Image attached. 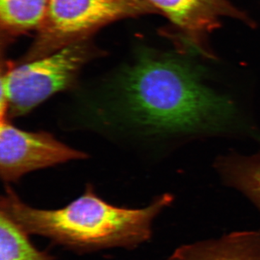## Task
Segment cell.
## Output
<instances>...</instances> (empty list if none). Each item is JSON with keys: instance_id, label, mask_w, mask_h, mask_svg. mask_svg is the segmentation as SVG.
Returning <instances> with one entry per match:
<instances>
[{"instance_id": "cell-1", "label": "cell", "mask_w": 260, "mask_h": 260, "mask_svg": "<svg viewBox=\"0 0 260 260\" xmlns=\"http://www.w3.org/2000/svg\"><path fill=\"white\" fill-rule=\"evenodd\" d=\"M108 107L116 121L148 135L220 131L235 115L232 101L205 85L196 65L150 50L116 77Z\"/></svg>"}, {"instance_id": "cell-9", "label": "cell", "mask_w": 260, "mask_h": 260, "mask_svg": "<svg viewBox=\"0 0 260 260\" xmlns=\"http://www.w3.org/2000/svg\"><path fill=\"white\" fill-rule=\"evenodd\" d=\"M49 0H0L3 30L18 35L38 29L44 20Z\"/></svg>"}, {"instance_id": "cell-5", "label": "cell", "mask_w": 260, "mask_h": 260, "mask_svg": "<svg viewBox=\"0 0 260 260\" xmlns=\"http://www.w3.org/2000/svg\"><path fill=\"white\" fill-rule=\"evenodd\" d=\"M86 157L49 133L24 131L13 125L8 118H1L0 174L6 182L18 180L32 171Z\"/></svg>"}, {"instance_id": "cell-7", "label": "cell", "mask_w": 260, "mask_h": 260, "mask_svg": "<svg viewBox=\"0 0 260 260\" xmlns=\"http://www.w3.org/2000/svg\"><path fill=\"white\" fill-rule=\"evenodd\" d=\"M167 260H260V229L184 244Z\"/></svg>"}, {"instance_id": "cell-2", "label": "cell", "mask_w": 260, "mask_h": 260, "mask_svg": "<svg viewBox=\"0 0 260 260\" xmlns=\"http://www.w3.org/2000/svg\"><path fill=\"white\" fill-rule=\"evenodd\" d=\"M162 194L142 208L114 206L99 198L93 187L59 209L34 208L8 187L0 202L5 213L29 236L45 238L51 244L79 253L112 249H135L153 237L154 220L172 204Z\"/></svg>"}, {"instance_id": "cell-10", "label": "cell", "mask_w": 260, "mask_h": 260, "mask_svg": "<svg viewBox=\"0 0 260 260\" xmlns=\"http://www.w3.org/2000/svg\"><path fill=\"white\" fill-rule=\"evenodd\" d=\"M0 260H55L34 245L30 236L0 212Z\"/></svg>"}, {"instance_id": "cell-6", "label": "cell", "mask_w": 260, "mask_h": 260, "mask_svg": "<svg viewBox=\"0 0 260 260\" xmlns=\"http://www.w3.org/2000/svg\"><path fill=\"white\" fill-rule=\"evenodd\" d=\"M191 42L197 44L220 25L223 17L244 19L226 0H148Z\"/></svg>"}, {"instance_id": "cell-8", "label": "cell", "mask_w": 260, "mask_h": 260, "mask_svg": "<svg viewBox=\"0 0 260 260\" xmlns=\"http://www.w3.org/2000/svg\"><path fill=\"white\" fill-rule=\"evenodd\" d=\"M218 169L228 184L242 191L260 211V151L251 156L224 157L218 160Z\"/></svg>"}, {"instance_id": "cell-3", "label": "cell", "mask_w": 260, "mask_h": 260, "mask_svg": "<svg viewBox=\"0 0 260 260\" xmlns=\"http://www.w3.org/2000/svg\"><path fill=\"white\" fill-rule=\"evenodd\" d=\"M94 54L93 47L82 41L5 70L1 76V118L25 115L51 95L73 86Z\"/></svg>"}, {"instance_id": "cell-4", "label": "cell", "mask_w": 260, "mask_h": 260, "mask_svg": "<svg viewBox=\"0 0 260 260\" xmlns=\"http://www.w3.org/2000/svg\"><path fill=\"white\" fill-rule=\"evenodd\" d=\"M148 0H49L26 61L85 41L107 24L155 12Z\"/></svg>"}]
</instances>
